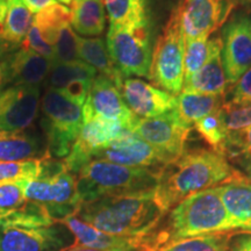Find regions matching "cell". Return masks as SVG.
Masks as SVG:
<instances>
[{
	"label": "cell",
	"mask_w": 251,
	"mask_h": 251,
	"mask_svg": "<svg viewBox=\"0 0 251 251\" xmlns=\"http://www.w3.org/2000/svg\"><path fill=\"white\" fill-rule=\"evenodd\" d=\"M33 24L37 28L41 39L54 48L59 30L64 25L71 24V11L67 6L56 1L34 14Z\"/></svg>",
	"instance_id": "4316f807"
},
{
	"label": "cell",
	"mask_w": 251,
	"mask_h": 251,
	"mask_svg": "<svg viewBox=\"0 0 251 251\" xmlns=\"http://www.w3.org/2000/svg\"><path fill=\"white\" fill-rule=\"evenodd\" d=\"M64 251H147L143 248H130V249H125V248H117V249H93V248H87L80 244L75 243L74 246L69 247Z\"/></svg>",
	"instance_id": "60d3db41"
},
{
	"label": "cell",
	"mask_w": 251,
	"mask_h": 251,
	"mask_svg": "<svg viewBox=\"0 0 251 251\" xmlns=\"http://www.w3.org/2000/svg\"><path fill=\"white\" fill-rule=\"evenodd\" d=\"M34 20L24 0H7V12L1 28V40L14 47L23 46Z\"/></svg>",
	"instance_id": "d4e9b609"
},
{
	"label": "cell",
	"mask_w": 251,
	"mask_h": 251,
	"mask_svg": "<svg viewBox=\"0 0 251 251\" xmlns=\"http://www.w3.org/2000/svg\"><path fill=\"white\" fill-rule=\"evenodd\" d=\"M185 39L174 11L152 51L149 79L166 92L178 96L184 86Z\"/></svg>",
	"instance_id": "ba28073f"
},
{
	"label": "cell",
	"mask_w": 251,
	"mask_h": 251,
	"mask_svg": "<svg viewBox=\"0 0 251 251\" xmlns=\"http://www.w3.org/2000/svg\"><path fill=\"white\" fill-rule=\"evenodd\" d=\"M41 127L50 158L64 159L79 136L84 124L83 106L71 101L58 89L49 87L41 99Z\"/></svg>",
	"instance_id": "52a82bcc"
},
{
	"label": "cell",
	"mask_w": 251,
	"mask_h": 251,
	"mask_svg": "<svg viewBox=\"0 0 251 251\" xmlns=\"http://www.w3.org/2000/svg\"><path fill=\"white\" fill-rule=\"evenodd\" d=\"M24 2L30 9L31 13L36 14L48 6L55 4L56 0H24Z\"/></svg>",
	"instance_id": "ab89813d"
},
{
	"label": "cell",
	"mask_w": 251,
	"mask_h": 251,
	"mask_svg": "<svg viewBox=\"0 0 251 251\" xmlns=\"http://www.w3.org/2000/svg\"><path fill=\"white\" fill-rule=\"evenodd\" d=\"M43 163L45 158L21 162H0V183L36 179L42 174Z\"/></svg>",
	"instance_id": "d6a6232c"
},
{
	"label": "cell",
	"mask_w": 251,
	"mask_h": 251,
	"mask_svg": "<svg viewBox=\"0 0 251 251\" xmlns=\"http://www.w3.org/2000/svg\"><path fill=\"white\" fill-rule=\"evenodd\" d=\"M83 115L117 122L130 131L139 121V118L125 102L120 89L102 75H97L92 81L89 96L83 106Z\"/></svg>",
	"instance_id": "4fadbf2b"
},
{
	"label": "cell",
	"mask_w": 251,
	"mask_h": 251,
	"mask_svg": "<svg viewBox=\"0 0 251 251\" xmlns=\"http://www.w3.org/2000/svg\"><path fill=\"white\" fill-rule=\"evenodd\" d=\"M24 180L0 183V221L24 208L27 203Z\"/></svg>",
	"instance_id": "836d02e7"
},
{
	"label": "cell",
	"mask_w": 251,
	"mask_h": 251,
	"mask_svg": "<svg viewBox=\"0 0 251 251\" xmlns=\"http://www.w3.org/2000/svg\"><path fill=\"white\" fill-rule=\"evenodd\" d=\"M159 170L131 168L106 161H91L76 175L81 202L108 197L153 192Z\"/></svg>",
	"instance_id": "5b68a950"
},
{
	"label": "cell",
	"mask_w": 251,
	"mask_h": 251,
	"mask_svg": "<svg viewBox=\"0 0 251 251\" xmlns=\"http://www.w3.org/2000/svg\"><path fill=\"white\" fill-rule=\"evenodd\" d=\"M220 152L241 177L251 181V127L228 133Z\"/></svg>",
	"instance_id": "484cf974"
},
{
	"label": "cell",
	"mask_w": 251,
	"mask_h": 251,
	"mask_svg": "<svg viewBox=\"0 0 251 251\" xmlns=\"http://www.w3.org/2000/svg\"><path fill=\"white\" fill-rule=\"evenodd\" d=\"M230 235L219 234L187 238L153 251H227Z\"/></svg>",
	"instance_id": "4dcf8cb0"
},
{
	"label": "cell",
	"mask_w": 251,
	"mask_h": 251,
	"mask_svg": "<svg viewBox=\"0 0 251 251\" xmlns=\"http://www.w3.org/2000/svg\"><path fill=\"white\" fill-rule=\"evenodd\" d=\"M218 187L238 231H251V181L240 177Z\"/></svg>",
	"instance_id": "ffe728a7"
},
{
	"label": "cell",
	"mask_w": 251,
	"mask_h": 251,
	"mask_svg": "<svg viewBox=\"0 0 251 251\" xmlns=\"http://www.w3.org/2000/svg\"><path fill=\"white\" fill-rule=\"evenodd\" d=\"M226 102L251 103V68L229 89L228 96L225 97Z\"/></svg>",
	"instance_id": "8d00e7d4"
},
{
	"label": "cell",
	"mask_w": 251,
	"mask_h": 251,
	"mask_svg": "<svg viewBox=\"0 0 251 251\" xmlns=\"http://www.w3.org/2000/svg\"><path fill=\"white\" fill-rule=\"evenodd\" d=\"M235 0H183L174 11L185 40L209 37L233 13Z\"/></svg>",
	"instance_id": "7c38bea8"
},
{
	"label": "cell",
	"mask_w": 251,
	"mask_h": 251,
	"mask_svg": "<svg viewBox=\"0 0 251 251\" xmlns=\"http://www.w3.org/2000/svg\"><path fill=\"white\" fill-rule=\"evenodd\" d=\"M77 47L80 61L92 67L99 75L109 78L120 89L126 77L113 62L105 41L100 37L77 35Z\"/></svg>",
	"instance_id": "44dd1931"
},
{
	"label": "cell",
	"mask_w": 251,
	"mask_h": 251,
	"mask_svg": "<svg viewBox=\"0 0 251 251\" xmlns=\"http://www.w3.org/2000/svg\"><path fill=\"white\" fill-rule=\"evenodd\" d=\"M222 43L216 47L202 68L190 79L184 81L183 91L226 97L229 89L221 58Z\"/></svg>",
	"instance_id": "d6986e66"
},
{
	"label": "cell",
	"mask_w": 251,
	"mask_h": 251,
	"mask_svg": "<svg viewBox=\"0 0 251 251\" xmlns=\"http://www.w3.org/2000/svg\"><path fill=\"white\" fill-rule=\"evenodd\" d=\"M14 46L8 45L4 40H0V92L5 89L4 85V70H2V57L8 49L13 48Z\"/></svg>",
	"instance_id": "b9f144b4"
},
{
	"label": "cell",
	"mask_w": 251,
	"mask_h": 251,
	"mask_svg": "<svg viewBox=\"0 0 251 251\" xmlns=\"http://www.w3.org/2000/svg\"><path fill=\"white\" fill-rule=\"evenodd\" d=\"M227 251H251V231L231 234Z\"/></svg>",
	"instance_id": "f35d334b"
},
{
	"label": "cell",
	"mask_w": 251,
	"mask_h": 251,
	"mask_svg": "<svg viewBox=\"0 0 251 251\" xmlns=\"http://www.w3.org/2000/svg\"><path fill=\"white\" fill-rule=\"evenodd\" d=\"M221 45V37H199L185 40L184 81L196 75L207 62L216 47Z\"/></svg>",
	"instance_id": "f1b7e54d"
},
{
	"label": "cell",
	"mask_w": 251,
	"mask_h": 251,
	"mask_svg": "<svg viewBox=\"0 0 251 251\" xmlns=\"http://www.w3.org/2000/svg\"><path fill=\"white\" fill-rule=\"evenodd\" d=\"M109 26L147 25V0H103Z\"/></svg>",
	"instance_id": "83f0119b"
},
{
	"label": "cell",
	"mask_w": 251,
	"mask_h": 251,
	"mask_svg": "<svg viewBox=\"0 0 251 251\" xmlns=\"http://www.w3.org/2000/svg\"><path fill=\"white\" fill-rule=\"evenodd\" d=\"M125 102L139 119L156 118L176 109L177 96L140 78L126 77L120 87Z\"/></svg>",
	"instance_id": "2e32d148"
},
{
	"label": "cell",
	"mask_w": 251,
	"mask_h": 251,
	"mask_svg": "<svg viewBox=\"0 0 251 251\" xmlns=\"http://www.w3.org/2000/svg\"><path fill=\"white\" fill-rule=\"evenodd\" d=\"M24 188L27 201L42 207L56 221L75 215L83 203L76 175L68 170L63 159L46 157L42 174L36 179L25 180Z\"/></svg>",
	"instance_id": "8992f818"
},
{
	"label": "cell",
	"mask_w": 251,
	"mask_h": 251,
	"mask_svg": "<svg viewBox=\"0 0 251 251\" xmlns=\"http://www.w3.org/2000/svg\"><path fill=\"white\" fill-rule=\"evenodd\" d=\"M91 85H92V81L75 80L58 90L61 91L68 99H70L71 101L76 102L80 106H84V103H85L87 99V96H89Z\"/></svg>",
	"instance_id": "74e56055"
},
{
	"label": "cell",
	"mask_w": 251,
	"mask_h": 251,
	"mask_svg": "<svg viewBox=\"0 0 251 251\" xmlns=\"http://www.w3.org/2000/svg\"><path fill=\"white\" fill-rule=\"evenodd\" d=\"M168 213L164 227L147 240L148 251L187 238L240 233L226 208L218 186L187 197Z\"/></svg>",
	"instance_id": "7a4b0ae2"
},
{
	"label": "cell",
	"mask_w": 251,
	"mask_h": 251,
	"mask_svg": "<svg viewBox=\"0 0 251 251\" xmlns=\"http://www.w3.org/2000/svg\"><path fill=\"white\" fill-rule=\"evenodd\" d=\"M106 45L113 62L125 77H150L152 51L148 24L109 26Z\"/></svg>",
	"instance_id": "9c48e42d"
},
{
	"label": "cell",
	"mask_w": 251,
	"mask_h": 251,
	"mask_svg": "<svg viewBox=\"0 0 251 251\" xmlns=\"http://www.w3.org/2000/svg\"><path fill=\"white\" fill-rule=\"evenodd\" d=\"M224 103L225 97L222 96L181 91L177 96L176 112L185 124L193 126L200 119L219 112Z\"/></svg>",
	"instance_id": "cb8c5ba5"
},
{
	"label": "cell",
	"mask_w": 251,
	"mask_h": 251,
	"mask_svg": "<svg viewBox=\"0 0 251 251\" xmlns=\"http://www.w3.org/2000/svg\"><path fill=\"white\" fill-rule=\"evenodd\" d=\"M193 127L196 128L200 136L211 146L212 149L219 152L221 151V148L226 142L229 131L226 128L221 115H220V111L198 120L193 125Z\"/></svg>",
	"instance_id": "1f68e13d"
},
{
	"label": "cell",
	"mask_w": 251,
	"mask_h": 251,
	"mask_svg": "<svg viewBox=\"0 0 251 251\" xmlns=\"http://www.w3.org/2000/svg\"><path fill=\"white\" fill-rule=\"evenodd\" d=\"M191 129L192 126L185 124L174 109L156 118L139 119L131 133L174 161L185 151Z\"/></svg>",
	"instance_id": "8fae6325"
},
{
	"label": "cell",
	"mask_w": 251,
	"mask_h": 251,
	"mask_svg": "<svg viewBox=\"0 0 251 251\" xmlns=\"http://www.w3.org/2000/svg\"><path fill=\"white\" fill-rule=\"evenodd\" d=\"M40 105V87L12 85L0 92V131L20 133L35 120Z\"/></svg>",
	"instance_id": "9a60e30c"
},
{
	"label": "cell",
	"mask_w": 251,
	"mask_h": 251,
	"mask_svg": "<svg viewBox=\"0 0 251 251\" xmlns=\"http://www.w3.org/2000/svg\"><path fill=\"white\" fill-rule=\"evenodd\" d=\"M75 215L103 233L139 238L147 243L166 213L157 203L153 191L136 196L108 197L83 202Z\"/></svg>",
	"instance_id": "3957f363"
},
{
	"label": "cell",
	"mask_w": 251,
	"mask_h": 251,
	"mask_svg": "<svg viewBox=\"0 0 251 251\" xmlns=\"http://www.w3.org/2000/svg\"><path fill=\"white\" fill-rule=\"evenodd\" d=\"M51 62L24 48L23 46L8 49L2 57L5 87L12 85L39 86L48 77Z\"/></svg>",
	"instance_id": "e0dca14e"
},
{
	"label": "cell",
	"mask_w": 251,
	"mask_h": 251,
	"mask_svg": "<svg viewBox=\"0 0 251 251\" xmlns=\"http://www.w3.org/2000/svg\"><path fill=\"white\" fill-rule=\"evenodd\" d=\"M91 161H106L131 168L153 170H161L163 166L171 162L161 151L131 131H127L106 148L94 153Z\"/></svg>",
	"instance_id": "5bb4252c"
},
{
	"label": "cell",
	"mask_w": 251,
	"mask_h": 251,
	"mask_svg": "<svg viewBox=\"0 0 251 251\" xmlns=\"http://www.w3.org/2000/svg\"><path fill=\"white\" fill-rule=\"evenodd\" d=\"M75 243L70 229L36 203L0 221V251H64Z\"/></svg>",
	"instance_id": "277c9868"
},
{
	"label": "cell",
	"mask_w": 251,
	"mask_h": 251,
	"mask_svg": "<svg viewBox=\"0 0 251 251\" xmlns=\"http://www.w3.org/2000/svg\"><path fill=\"white\" fill-rule=\"evenodd\" d=\"M59 4H63V5H71V2L74 1V0H57Z\"/></svg>",
	"instance_id": "f6af8a7d"
},
{
	"label": "cell",
	"mask_w": 251,
	"mask_h": 251,
	"mask_svg": "<svg viewBox=\"0 0 251 251\" xmlns=\"http://www.w3.org/2000/svg\"><path fill=\"white\" fill-rule=\"evenodd\" d=\"M220 115L229 133L251 127V103H231L225 101L222 107L220 108Z\"/></svg>",
	"instance_id": "d590c367"
},
{
	"label": "cell",
	"mask_w": 251,
	"mask_h": 251,
	"mask_svg": "<svg viewBox=\"0 0 251 251\" xmlns=\"http://www.w3.org/2000/svg\"><path fill=\"white\" fill-rule=\"evenodd\" d=\"M63 224L70 229L71 233L75 235L76 243L80 246L93 248V249H117V248H125V249H130V248H143L147 250L144 241L139 238L115 236L99 229L91 227L90 225L81 221L76 215H70L63 220ZM148 251V250H147Z\"/></svg>",
	"instance_id": "ac0fdd59"
},
{
	"label": "cell",
	"mask_w": 251,
	"mask_h": 251,
	"mask_svg": "<svg viewBox=\"0 0 251 251\" xmlns=\"http://www.w3.org/2000/svg\"><path fill=\"white\" fill-rule=\"evenodd\" d=\"M49 157L47 144L26 131H0V162H21Z\"/></svg>",
	"instance_id": "7402d4cb"
},
{
	"label": "cell",
	"mask_w": 251,
	"mask_h": 251,
	"mask_svg": "<svg viewBox=\"0 0 251 251\" xmlns=\"http://www.w3.org/2000/svg\"><path fill=\"white\" fill-rule=\"evenodd\" d=\"M98 72L83 61L52 64L48 75L49 87L62 89L75 80L93 81Z\"/></svg>",
	"instance_id": "f546056e"
},
{
	"label": "cell",
	"mask_w": 251,
	"mask_h": 251,
	"mask_svg": "<svg viewBox=\"0 0 251 251\" xmlns=\"http://www.w3.org/2000/svg\"><path fill=\"white\" fill-rule=\"evenodd\" d=\"M6 12H7V0H0V34H1L2 24H4ZM1 40V36H0Z\"/></svg>",
	"instance_id": "7bdbcfd3"
},
{
	"label": "cell",
	"mask_w": 251,
	"mask_h": 251,
	"mask_svg": "<svg viewBox=\"0 0 251 251\" xmlns=\"http://www.w3.org/2000/svg\"><path fill=\"white\" fill-rule=\"evenodd\" d=\"M240 177L227 158L214 149L184 151L159 170L155 200L168 213L194 193Z\"/></svg>",
	"instance_id": "6da1fadb"
},
{
	"label": "cell",
	"mask_w": 251,
	"mask_h": 251,
	"mask_svg": "<svg viewBox=\"0 0 251 251\" xmlns=\"http://www.w3.org/2000/svg\"><path fill=\"white\" fill-rule=\"evenodd\" d=\"M221 58L230 89L251 68V13L233 12L221 29ZM228 89V90H229Z\"/></svg>",
	"instance_id": "30bf717a"
},
{
	"label": "cell",
	"mask_w": 251,
	"mask_h": 251,
	"mask_svg": "<svg viewBox=\"0 0 251 251\" xmlns=\"http://www.w3.org/2000/svg\"><path fill=\"white\" fill-rule=\"evenodd\" d=\"M235 4L242 6V9L251 13V0H235Z\"/></svg>",
	"instance_id": "ee69618b"
},
{
	"label": "cell",
	"mask_w": 251,
	"mask_h": 251,
	"mask_svg": "<svg viewBox=\"0 0 251 251\" xmlns=\"http://www.w3.org/2000/svg\"><path fill=\"white\" fill-rule=\"evenodd\" d=\"M77 47V34L72 30L71 24H67L59 30L54 46V61L52 64L79 61Z\"/></svg>",
	"instance_id": "e575fe53"
},
{
	"label": "cell",
	"mask_w": 251,
	"mask_h": 251,
	"mask_svg": "<svg viewBox=\"0 0 251 251\" xmlns=\"http://www.w3.org/2000/svg\"><path fill=\"white\" fill-rule=\"evenodd\" d=\"M71 26L83 36H98L106 26L103 0H74L71 2Z\"/></svg>",
	"instance_id": "603a6c76"
}]
</instances>
